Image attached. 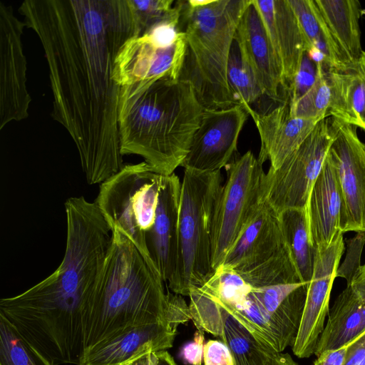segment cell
I'll return each instance as SVG.
<instances>
[{
  "instance_id": "e0dca14e",
  "label": "cell",
  "mask_w": 365,
  "mask_h": 365,
  "mask_svg": "<svg viewBox=\"0 0 365 365\" xmlns=\"http://www.w3.org/2000/svg\"><path fill=\"white\" fill-rule=\"evenodd\" d=\"M181 180L174 173L160 175L157 220L148 242V261L164 282L174 277L178 259Z\"/></svg>"
},
{
  "instance_id": "5bb4252c",
  "label": "cell",
  "mask_w": 365,
  "mask_h": 365,
  "mask_svg": "<svg viewBox=\"0 0 365 365\" xmlns=\"http://www.w3.org/2000/svg\"><path fill=\"white\" fill-rule=\"evenodd\" d=\"M188 297L196 328L220 337L229 349L235 365H263L277 354L263 346L244 325L197 287L190 290Z\"/></svg>"
},
{
  "instance_id": "8d00e7d4",
  "label": "cell",
  "mask_w": 365,
  "mask_h": 365,
  "mask_svg": "<svg viewBox=\"0 0 365 365\" xmlns=\"http://www.w3.org/2000/svg\"><path fill=\"white\" fill-rule=\"evenodd\" d=\"M263 365H299L292 356L286 353H277L271 356Z\"/></svg>"
},
{
  "instance_id": "d4e9b609",
  "label": "cell",
  "mask_w": 365,
  "mask_h": 365,
  "mask_svg": "<svg viewBox=\"0 0 365 365\" xmlns=\"http://www.w3.org/2000/svg\"><path fill=\"white\" fill-rule=\"evenodd\" d=\"M282 230L298 274L303 282L312 279L318 248L310 241L306 208L288 209L279 214Z\"/></svg>"
},
{
  "instance_id": "3957f363",
  "label": "cell",
  "mask_w": 365,
  "mask_h": 365,
  "mask_svg": "<svg viewBox=\"0 0 365 365\" xmlns=\"http://www.w3.org/2000/svg\"><path fill=\"white\" fill-rule=\"evenodd\" d=\"M205 108L192 83L163 77L120 88L118 128L122 155L135 154L168 175L188 153Z\"/></svg>"
},
{
  "instance_id": "4dcf8cb0",
  "label": "cell",
  "mask_w": 365,
  "mask_h": 365,
  "mask_svg": "<svg viewBox=\"0 0 365 365\" xmlns=\"http://www.w3.org/2000/svg\"><path fill=\"white\" fill-rule=\"evenodd\" d=\"M315 76L316 65L305 52L300 68L289 91V103L295 102L310 88Z\"/></svg>"
},
{
  "instance_id": "2e32d148",
  "label": "cell",
  "mask_w": 365,
  "mask_h": 365,
  "mask_svg": "<svg viewBox=\"0 0 365 365\" xmlns=\"http://www.w3.org/2000/svg\"><path fill=\"white\" fill-rule=\"evenodd\" d=\"M252 1L262 20L289 95L306 52L298 21L288 0Z\"/></svg>"
},
{
  "instance_id": "484cf974",
  "label": "cell",
  "mask_w": 365,
  "mask_h": 365,
  "mask_svg": "<svg viewBox=\"0 0 365 365\" xmlns=\"http://www.w3.org/2000/svg\"><path fill=\"white\" fill-rule=\"evenodd\" d=\"M237 272L252 287L303 282L287 244L263 262Z\"/></svg>"
},
{
  "instance_id": "836d02e7",
  "label": "cell",
  "mask_w": 365,
  "mask_h": 365,
  "mask_svg": "<svg viewBox=\"0 0 365 365\" xmlns=\"http://www.w3.org/2000/svg\"><path fill=\"white\" fill-rule=\"evenodd\" d=\"M351 343L338 349L322 352L317 356L314 365H344L348 349Z\"/></svg>"
},
{
  "instance_id": "d6986e66",
  "label": "cell",
  "mask_w": 365,
  "mask_h": 365,
  "mask_svg": "<svg viewBox=\"0 0 365 365\" xmlns=\"http://www.w3.org/2000/svg\"><path fill=\"white\" fill-rule=\"evenodd\" d=\"M285 245L279 214L264 200L227 252L222 264L241 272L267 259Z\"/></svg>"
},
{
  "instance_id": "ba28073f",
  "label": "cell",
  "mask_w": 365,
  "mask_h": 365,
  "mask_svg": "<svg viewBox=\"0 0 365 365\" xmlns=\"http://www.w3.org/2000/svg\"><path fill=\"white\" fill-rule=\"evenodd\" d=\"M337 127L338 119L333 117L320 120L278 169L269 168L264 179V200L279 214L288 209L306 208Z\"/></svg>"
},
{
  "instance_id": "7c38bea8",
  "label": "cell",
  "mask_w": 365,
  "mask_h": 365,
  "mask_svg": "<svg viewBox=\"0 0 365 365\" xmlns=\"http://www.w3.org/2000/svg\"><path fill=\"white\" fill-rule=\"evenodd\" d=\"M344 250L342 232H339L327 247L318 248L299 328L292 346L299 358L314 354L329 314L331 291Z\"/></svg>"
},
{
  "instance_id": "f546056e",
  "label": "cell",
  "mask_w": 365,
  "mask_h": 365,
  "mask_svg": "<svg viewBox=\"0 0 365 365\" xmlns=\"http://www.w3.org/2000/svg\"><path fill=\"white\" fill-rule=\"evenodd\" d=\"M129 9L133 36L146 34L153 26L179 15L182 5L173 7V0H126Z\"/></svg>"
},
{
  "instance_id": "6da1fadb",
  "label": "cell",
  "mask_w": 365,
  "mask_h": 365,
  "mask_svg": "<svg viewBox=\"0 0 365 365\" xmlns=\"http://www.w3.org/2000/svg\"><path fill=\"white\" fill-rule=\"evenodd\" d=\"M19 11L44 50L51 115L74 141L87 182L101 184L124 166L113 73L120 48L133 36L127 1L26 0Z\"/></svg>"
},
{
  "instance_id": "4316f807",
  "label": "cell",
  "mask_w": 365,
  "mask_h": 365,
  "mask_svg": "<svg viewBox=\"0 0 365 365\" xmlns=\"http://www.w3.org/2000/svg\"><path fill=\"white\" fill-rule=\"evenodd\" d=\"M315 79L310 88L298 100L289 104L292 117L316 123L329 117L331 89L322 62H317Z\"/></svg>"
},
{
  "instance_id": "7a4b0ae2",
  "label": "cell",
  "mask_w": 365,
  "mask_h": 365,
  "mask_svg": "<svg viewBox=\"0 0 365 365\" xmlns=\"http://www.w3.org/2000/svg\"><path fill=\"white\" fill-rule=\"evenodd\" d=\"M192 317L182 295L165 292L164 281L118 229L83 312L84 354L140 325L177 328Z\"/></svg>"
},
{
  "instance_id": "277c9868",
  "label": "cell",
  "mask_w": 365,
  "mask_h": 365,
  "mask_svg": "<svg viewBox=\"0 0 365 365\" xmlns=\"http://www.w3.org/2000/svg\"><path fill=\"white\" fill-rule=\"evenodd\" d=\"M250 0H190L186 21L187 76L207 109L237 105L227 82V66L240 19Z\"/></svg>"
},
{
  "instance_id": "83f0119b",
  "label": "cell",
  "mask_w": 365,
  "mask_h": 365,
  "mask_svg": "<svg viewBox=\"0 0 365 365\" xmlns=\"http://www.w3.org/2000/svg\"><path fill=\"white\" fill-rule=\"evenodd\" d=\"M0 365H53L0 314Z\"/></svg>"
},
{
  "instance_id": "ac0fdd59",
  "label": "cell",
  "mask_w": 365,
  "mask_h": 365,
  "mask_svg": "<svg viewBox=\"0 0 365 365\" xmlns=\"http://www.w3.org/2000/svg\"><path fill=\"white\" fill-rule=\"evenodd\" d=\"M243 108L253 119L259 134L261 147L257 159L262 164L269 160V168L274 170L282 165L317 123L292 117L289 101L264 113L251 107Z\"/></svg>"
},
{
  "instance_id": "8fae6325",
  "label": "cell",
  "mask_w": 365,
  "mask_h": 365,
  "mask_svg": "<svg viewBox=\"0 0 365 365\" xmlns=\"http://www.w3.org/2000/svg\"><path fill=\"white\" fill-rule=\"evenodd\" d=\"M248 115L240 105L222 109L205 108L181 167L198 172H214L226 167L237 150L239 135Z\"/></svg>"
},
{
  "instance_id": "f35d334b",
  "label": "cell",
  "mask_w": 365,
  "mask_h": 365,
  "mask_svg": "<svg viewBox=\"0 0 365 365\" xmlns=\"http://www.w3.org/2000/svg\"><path fill=\"white\" fill-rule=\"evenodd\" d=\"M152 353L143 354L130 362L127 365H152Z\"/></svg>"
},
{
  "instance_id": "7402d4cb",
  "label": "cell",
  "mask_w": 365,
  "mask_h": 365,
  "mask_svg": "<svg viewBox=\"0 0 365 365\" xmlns=\"http://www.w3.org/2000/svg\"><path fill=\"white\" fill-rule=\"evenodd\" d=\"M331 89L329 117L365 130V51L342 69H327Z\"/></svg>"
},
{
  "instance_id": "d6a6232c",
  "label": "cell",
  "mask_w": 365,
  "mask_h": 365,
  "mask_svg": "<svg viewBox=\"0 0 365 365\" xmlns=\"http://www.w3.org/2000/svg\"><path fill=\"white\" fill-rule=\"evenodd\" d=\"M204 331L197 329L192 341L185 344L180 351V356L185 364L202 365L204 349Z\"/></svg>"
},
{
  "instance_id": "f1b7e54d",
  "label": "cell",
  "mask_w": 365,
  "mask_h": 365,
  "mask_svg": "<svg viewBox=\"0 0 365 365\" xmlns=\"http://www.w3.org/2000/svg\"><path fill=\"white\" fill-rule=\"evenodd\" d=\"M227 76L230 90L237 105L252 108L264 96L252 72L243 62L235 40Z\"/></svg>"
},
{
  "instance_id": "d590c367",
  "label": "cell",
  "mask_w": 365,
  "mask_h": 365,
  "mask_svg": "<svg viewBox=\"0 0 365 365\" xmlns=\"http://www.w3.org/2000/svg\"><path fill=\"white\" fill-rule=\"evenodd\" d=\"M349 285L357 296L365 302V264L359 267Z\"/></svg>"
},
{
  "instance_id": "8992f818",
  "label": "cell",
  "mask_w": 365,
  "mask_h": 365,
  "mask_svg": "<svg viewBox=\"0 0 365 365\" xmlns=\"http://www.w3.org/2000/svg\"><path fill=\"white\" fill-rule=\"evenodd\" d=\"M220 170L184 169L179 213L178 259L168 282L172 292L189 296L212 274L211 230L214 210L222 187Z\"/></svg>"
},
{
  "instance_id": "603a6c76",
  "label": "cell",
  "mask_w": 365,
  "mask_h": 365,
  "mask_svg": "<svg viewBox=\"0 0 365 365\" xmlns=\"http://www.w3.org/2000/svg\"><path fill=\"white\" fill-rule=\"evenodd\" d=\"M315 10L344 62H355L364 51L359 20L364 13L358 0H313Z\"/></svg>"
},
{
  "instance_id": "52a82bcc",
  "label": "cell",
  "mask_w": 365,
  "mask_h": 365,
  "mask_svg": "<svg viewBox=\"0 0 365 365\" xmlns=\"http://www.w3.org/2000/svg\"><path fill=\"white\" fill-rule=\"evenodd\" d=\"M250 151L235 158L226 166L227 180L215 204L211 230V264L222 263L247 222L264 200L265 173Z\"/></svg>"
},
{
  "instance_id": "9a60e30c",
  "label": "cell",
  "mask_w": 365,
  "mask_h": 365,
  "mask_svg": "<svg viewBox=\"0 0 365 365\" xmlns=\"http://www.w3.org/2000/svg\"><path fill=\"white\" fill-rule=\"evenodd\" d=\"M235 41L241 58L264 96L274 102H287L281 71L261 16L252 0L236 30Z\"/></svg>"
},
{
  "instance_id": "5b68a950",
  "label": "cell",
  "mask_w": 365,
  "mask_h": 365,
  "mask_svg": "<svg viewBox=\"0 0 365 365\" xmlns=\"http://www.w3.org/2000/svg\"><path fill=\"white\" fill-rule=\"evenodd\" d=\"M308 284L252 287L242 278L212 296L205 295L244 325L267 349L281 353L296 339Z\"/></svg>"
},
{
  "instance_id": "cb8c5ba5",
  "label": "cell",
  "mask_w": 365,
  "mask_h": 365,
  "mask_svg": "<svg viewBox=\"0 0 365 365\" xmlns=\"http://www.w3.org/2000/svg\"><path fill=\"white\" fill-rule=\"evenodd\" d=\"M365 331V302L351 285L336 298L324 329L317 341L314 354L344 346Z\"/></svg>"
},
{
  "instance_id": "44dd1931",
  "label": "cell",
  "mask_w": 365,
  "mask_h": 365,
  "mask_svg": "<svg viewBox=\"0 0 365 365\" xmlns=\"http://www.w3.org/2000/svg\"><path fill=\"white\" fill-rule=\"evenodd\" d=\"M341 195L334 163L328 153L309 196L306 206L311 243L327 247L341 232Z\"/></svg>"
},
{
  "instance_id": "ffe728a7",
  "label": "cell",
  "mask_w": 365,
  "mask_h": 365,
  "mask_svg": "<svg viewBox=\"0 0 365 365\" xmlns=\"http://www.w3.org/2000/svg\"><path fill=\"white\" fill-rule=\"evenodd\" d=\"M176 331L165 323L133 327L87 351L80 365H127L147 353L171 348Z\"/></svg>"
},
{
  "instance_id": "74e56055",
  "label": "cell",
  "mask_w": 365,
  "mask_h": 365,
  "mask_svg": "<svg viewBox=\"0 0 365 365\" xmlns=\"http://www.w3.org/2000/svg\"><path fill=\"white\" fill-rule=\"evenodd\" d=\"M152 365H176L173 356L166 350L152 353Z\"/></svg>"
},
{
  "instance_id": "9c48e42d",
  "label": "cell",
  "mask_w": 365,
  "mask_h": 365,
  "mask_svg": "<svg viewBox=\"0 0 365 365\" xmlns=\"http://www.w3.org/2000/svg\"><path fill=\"white\" fill-rule=\"evenodd\" d=\"M357 127L338 119L328 154L336 169L341 195L340 230L365 232V144Z\"/></svg>"
},
{
  "instance_id": "4fadbf2b",
  "label": "cell",
  "mask_w": 365,
  "mask_h": 365,
  "mask_svg": "<svg viewBox=\"0 0 365 365\" xmlns=\"http://www.w3.org/2000/svg\"><path fill=\"white\" fill-rule=\"evenodd\" d=\"M187 55L185 35L166 48L154 46L145 36L128 39L115 61L113 78L121 88L163 77L180 78Z\"/></svg>"
},
{
  "instance_id": "30bf717a",
  "label": "cell",
  "mask_w": 365,
  "mask_h": 365,
  "mask_svg": "<svg viewBox=\"0 0 365 365\" xmlns=\"http://www.w3.org/2000/svg\"><path fill=\"white\" fill-rule=\"evenodd\" d=\"M24 22L11 6L0 2V130L29 116L31 98L26 88V59L21 36Z\"/></svg>"
},
{
  "instance_id": "1f68e13d",
  "label": "cell",
  "mask_w": 365,
  "mask_h": 365,
  "mask_svg": "<svg viewBox=\"0 0 365 365\" xmlns=\"http://www.w3.org/2000/svg\"><path fill=\"white\" fill-rule=\"evenodd\" d=\"M205 365H235L233 357L227 346L218 340H209L204 345Z\"/></svg>"
},
{
  "instance_id": "e575fe53",
  "label": "cell",
  "mask_w": 365,
  "mask_h": 365,
  "mask_svg": "<svg viewBox=\"0 0 365 365\" xmlns=\"http://www.w3.org/2000/svg\"><path fill=\"white\" fill-rule=\"evenodd\" d=\"M344 365H365V331L349 346Z\"/></svg>"
}]
</instances>
